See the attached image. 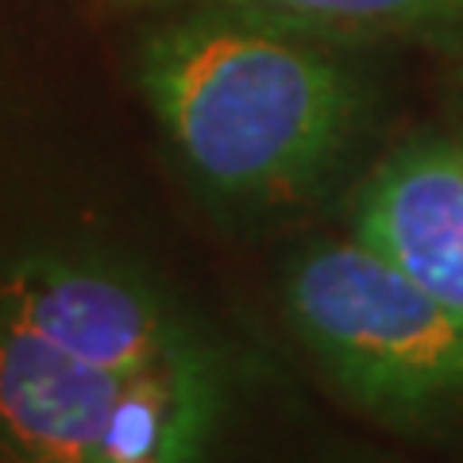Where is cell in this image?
Listing matches in <instances>:
<instances>
[{
	"label": "cell",
	"instance_id": "5b68a950",
	"mask_svg": "<svg viewBox=\"0 0 463 463\" xmlns=\"http://www.w3.org/2000/svg\"><path fill=\"white\" fill-rule=\"evenodd\" d=\"M355 236L463 321V139H413L371 174Z\"/></svg>",
	"mask_w": 463,
	"mask_h": 463
},
{
	"label": "cell",
	"instance_id": "277c9868",
	"mask_svg": "<svg viewBox=\"0 0 463 463\" xmlns=\"http://www.w3.org/2000/svg\"><path fill=\"white\" fill-rule=\"evenodd\" d=\"M0 317L58 352L128 374L221 364L163 289L90 255L16 259L0 270Z\"/></svg>",
	"mask_w": 463,
	"mask_h": 463
},
{
	"label": "cell",
	"instance_id": "3957f363",
	"mask_svg": "<svg viewBox=\"0 0 463 463\" xmlns=\"http://www.w3.org/2000/svg\"><path fill=\"white\" fill-rule=\"evenodd\" d=\"M221 417V364L128 374L0 317V463H205Z\"/></svg>",
	"mask_w": 463,
	"mask_h": 463
},
{
	"label": "cell",
	"instance_id": "7a4b0ae2",
	"mask_svg": "<svg viewBox=\"0 0 463 463\" xmlns=\"http://www.w3.org/2000/svg\"><path fill=\"white\" fill-rule=\"evenodd\" d=\"M286 313L332 386L390 421L463 405V321L359 236L301 251Z\"/></svg>",
	"mask_w": 463,
	"mask_h": 463
},
{
	"label": "cell",
	"instance_id": "8992f818",
	"mask_svg": "<svg viewBox=\"0 0 463 463\" xmlns=\"http://www.w3.org/2000/svg\"><path fill=\"white\" fill-rule=\"evenodd\" d=\"M301 35H425L463 43V0H209Z\"/></svg>",
	"mask_w": 463,
	"mask_h": 463
},
{
	"label": "cell",
	"instance_id": "6da1fadb",
	"mask_svg": "<svg viewBox=\"0 0 463 463\" xmlns=\"http://www.w3.org/2000/svg\"><path fill=\"white\" fill-rule=\"evenodd\" d=\"M139 85L194 178L243 205L309 194L364 105L359 81L325 47L236 12L151 32Z\"/></svg>",
	"mask_w": 463,
	"mask_h": 463
}]
</instances>
